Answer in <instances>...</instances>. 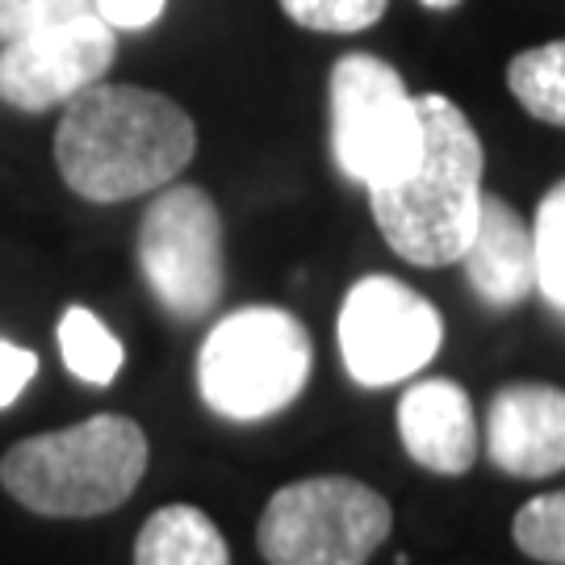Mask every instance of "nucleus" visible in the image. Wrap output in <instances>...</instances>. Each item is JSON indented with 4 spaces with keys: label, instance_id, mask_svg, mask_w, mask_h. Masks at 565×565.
<instances>
[{
    "label": "nucleus",
    "instance_id": "19",
    "mask_svg": "<svg viewBox=\"0 0 565 565\" xmlns=\"http://www.w3.org/2000/svg\"><path fill=\"white\" fill-rule=\"evenodd\" d=\"M88 13V0H0V42Z\"/></svg>",
    "mask_w": 565,
    "mask_h": 565
},
{
    "label": "nucleus",
    "instance_id": "5",
    "mask_svg": "<svg viewBox=\"0 0 565 565\" xmlns=\"http://www.w3.org/2000/svg\"><path fill=\"white\" fill-rule=\"evenodd\" d=\"M419 97L377 55L352 51L331 67V156L369 193L398 184L419 160Z\"/></svg>",
    "mask_w": 565,
    "mask_h": 565
},
{
    "label": "nucleus",
    "instance_id": "17",
    "mask_svg": "<svg viewBox=\"0 0 565 565\" xmlns=\"http://www.w3.org/2000/svg\"><path fill=\"white\" fill-rule=\"evenodd\" d=\"M511 532H515V545L524 548L527 557L565 565V490L536 494L532 503L520 507Z\"/></svg>",
    "mask_w": 565,
    "mask_h": 565
},
{
    "label": "nucleus",
    "instance_id": "20",
    "mask_svg": "<svg viewBox=\"0 0 565 565\" xmlns=\"http://www.w3.org/2000/svg\"><path fill=\"white\" fill-rule=\"evenodd\" d=\"M39 377V356L0 335V411L21 398V390Z\"/></svg>",
    "mask_w": 565,
    "mask_h": 565
},
{
    "label": "nucleus",
    "instance_id": "2",
    "mask_svg": "<svg viewBox=\"0 0 565 565\" xmlns=\"http://www.w3.org/2000/svg\"><path fill=\"white\" fill-rule=\"evenodd\" d=\"M424 147L398 184L369 193L385 243L419 268L457 264L482 214V139L461 114V105L424 93L419 97Z\"/></svg>",
    "mask_w": 565,
    "mask_h": 565
},
{
    "label": "nucleus",
    "instance_id": "21",
    "mask_svg": "<svg viewBox=\"0 0 565 565\" xmlns=\"http://www.w3.org/2000/svg\"><path fill=\"white\" fill-rule=\"evenodd\" d=\"M88 9L109 25V30H147L163 18L168 0H88Z\"/></svg>",
    "mask_w": 565,
    "mask_h": 565
},
{
    "label": "nucleus",
    "instance_id": "10",
    "mask_svg": "<svg viewBox=\"0 0 565 565\" xmlns=\"http://www.w3.org/2000/svg\"><path fill=\"white\" fill-rule=\"evenodd\" d=\"M486 457L511 478L565 469V390L545 382L503 385L486 411Z\"/></svg>",
    "mask_w": 565,
    "mask_h": 565
},
{
    "label": "nucleus",
    "instance_id": "4",
    "mask_svg": "<svg viewBox=\"0 0 565 565\" xmlns=\"http://www.w3.org/2000/svg\"><path fill=\"white\" fill-rule=\"evenodd\" d=\"M310 369L315 348L302 319L281 306H243L205 335L198 352V390L214 415L256 424L302 394Z\"/></svg>",
    "mask_w": 565,
    "mask_h": 565
},
{
    "label": "nucleus",
    "instance_id": "1",
    "mask_svg": "<svg viewBox=\"0 0 565 565\" xmlns=\"http://www.w3.org/2000/svg\"><path fill=\"white\" fill-rule=\"evenodd\" d=\"M198 151V126L181 105L139 84H105L63 105L55 163L84 202H130L181 177Z\"/></svg>",
    "mask_w": 565,
    "mask_h": 565
},
{
    "label": "nucleus",
    "instance_id": "22",
    "mask_svg": "<svg viewBox=\"0 0 565 565\" xmlns=\"http://www.w3.org/2000/svg\"><path fill=\"white\" fill-rule=\"evenodd\" d=\"M419 4H427V9H457L461 0H419Z\"/></svg>",
    "mask_w": 565,
    "mask_h": 565
},
{
    "label": "nucleus",
    "instance_id": "7",
    "mask_svg": "<svg viewBox=\"0 0 565 565\" xmlns=\"http://www.w3.org/2000/svg\"><path fill=\"white\" fill-rule=\"evenodd\" d=\"M139 268L156 302L181 319H205L226 285L223 214L198 184H163L160 198L142 210Z\"/></svg>",
    "mask_w": 565,
    "mask_h": 565
},
{
    "label": "nucleus",
    "instance_id": "16",
    "mask_svg": "<svg viewBox=\"0 0 565 565\" xmlns=\"http://www.w3.org/2000/svg\"><path fill=\"white\" fill-rule=\"evenodd\" d=\"M532 252H536V289L553 310L565 315V181L553 184L536 205Z\"/></svg>",
    "mask_w": 565,
    "mask_h": 565
},
{
    "label": "nucleus",
    "instance_id": "13",
    "mask_svg": "<svg viewBox=\"0 0 565 565\" xmlns=\"http://www.w3.org/2000/svg\"><path fill=\"white\" fill-rule=\"evenodd\" d=\"M135 565H231V548L202 507L168 503L139 527Z\"/></svg>",
    "mask_w": 565,
    "mask_h": 565
},
{
    "label": "nucleus",
    "instance_id": "18",
    "mask_svg": "<svg viewBox=\"0 0 565 565\" xmlns=\"http://www.w3.org/2000/svg\"><path fill=\"white\" fill-rule=\"evenodd\" d=\"M390 0H281L285 18L315 34H361L385 18Z\"/></svg>",
    "mask_w": 565,
    "mask_h": 565
},
{
    "label": "nucleus",
    "instance_id": "14",
    "mask_svg": "<svg viewBox=\"0 0 565 565\" xmlns=\"http://www.w3.org/2000/svg\"><path fill=\"white\" fill-rule=\"evenodd\" d=\"M60 352L72 377L84 385H109L121 373L126 348L88 306H67L60 319Z\"/></svg>",
    "mask_w": 565,
    "mask_h": 565
},
{
    "label": "nucleus",
    "instance_id": "3",
    "mask_svg": "<svg viewBox=\"0 0 565 565\" xmlns=\"http://www.w3.org/2000/svg\"><path fill=\"white\" fill-rule=\"evenodd\" d=\"M147 473V431L126 415L18 440L0 457V486L34 515L88 520L118 511Z\"/></svg>",
    "mask_w": 565,
    "mask_h": 565
},
{
    "label": "nucleus",
    "instance_id": "9",
    "mask_svg": "<svg viewBox=\"0 0 565 565\" xmlns=\"http://www.w3.org/2000/svg\"><path fill=\"white\" fill-rule=\"evenodd\" d=\"M118 55V30L93 9L81 18L51 21L21 39L0 42V102L21 114L60 109L76 93L105 81Z\"/></svg>",
    "mask_w": 565,
    "mask_h": 565
},
{
    "label": "nucleus",
    "instance_id": "6",
    "mask_svg": "<svg viewBox=\"0 0 565 565\" xmlns=\"http://www.w3.org/2000/svg\"><path fill=\"white\" fill-rule=\"evenodd\" d=\"M394 511L373 486L323 473L281 486L260 524L256 545L268 565H364L390 536Z\"/></svg>",
    "mask_w": 565,
    "mask_h": 565
},
{
    "label": "nucleus",
    "instance_id": "12",
    "mask_svg": "<svg viewBox=\"0 0 565 565\" xmlns=\"http://www.w3.org/2000/svg\"><path fill=\"white\" fill-rule=\"evenodd\" d=\"M469 285L490 306H520L536 294V252H532V223L520 218L503 198H482L478 226L465 243L461 260Z\"/></svg>",
    "mask_w": 565,
    "mask_h": 565
},
{
    "label": "nucleus",
    "instance_id": "15",
    "mask_svg": "<svg viewBox=\"0 0 565 565\" xmlns=\"http://www.w3.org/2000/svg\"><path fill=\"white\" fill-rule=\"evenodd\" d=\"M507 88L532 118L565 126V42H545L507 63Z\"/></svg>",
    "mask_w": 565,
    "mask_h": 565
},
{
    "label": "nucleus",
    "instance_id": "8",
    "mask_svg": "<svg viewBox=\"0 0 565 565\" xmlns=\"http://www.w3.org/2000/svg\"><path fill=\"white\" fill-rule=\"evenodd\" d=\"M340 356L356 385L382 390L415 377L445 343V319L398 277H361L340 306Z\"/></svg>",
    "mask_w": 565,
    "mask_h": 565
},
{
    "label": "nucleus",
    "instance_id": "11",
    "mask_svg": "<svg viewBox=\"0 0 565 565\" xmlns=\"http://www.w3.org/2000/svg\"><path fill=\"white\" fill-rule=\"evenodd\" d=\"M398 436L411 461L445 478H461L478 461L473 403L448 377H424L398 398Z\"/></svg>",
    "mask_w": 565,
    "mask_h": 565
}]
</instances>
